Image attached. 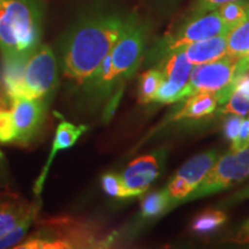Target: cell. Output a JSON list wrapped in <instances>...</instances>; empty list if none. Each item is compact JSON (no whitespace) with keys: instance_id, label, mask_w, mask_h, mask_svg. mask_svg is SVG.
I'll return each mask as SVG.
<instances>
[{"instance_id":"1","label":"cell","mask_w":249,"mask_h":249,"mask_svg":"<svg viewBox=\"0 0 249 249\" xmlns=\"http://www.w3.org/2000/svg\"><path fill=\"white\" fill-rule=\"evenodd\" d=\"M130 15L101 9L81 18L61 42L60 61L65 76L76 85H85L116 45Z\"/></svg>"},{"instance_id":"2","label":"cell","mask_w":249,"mask_h":249,"mask_svg":"<svg viewBox=\"0 0 249 249\" xmlns=\"http://www.w3.org/2000/svg\"><path fill=\"white\" fill-rule=\"evenodd\" d=\"M44 2L0 0V54L2 64L26 62L42 44Z\"/></svg>"},{"instance_id":"3","label":"cell","mask_w":249,"mask_h":249,"mask_svg":"<svg viewBox=\"0 0 249 249\" xmlns=\"http://www.w3.org/2000/svg\"><path fill=\"white\" fill-rule=\"evenodd\" d=\"M110 235L101 229L73 217H53L40 220L35 232L18 244V249L101 248Z\"/></svg>"},{"instance_id":"4","label":"cell","mask_w":249,"mask_h":249,"mask_svg":"<svg viewBox=\"0 0 249 249\" xmlns=\"http://www.w3.org/2000/svg\"><path fill=\"white\" fill-rule=\"evenodd\" d=\"M231 29L226 26L217 9L204 14L191 15L174 33L167 34L150 51V60L158 61L161 57L173 50L185 48L192 43L203 40L223 34H229Z\"/></svg>"},{"instance_id":"5","label":"cell","mask_w":249,"mask_h":249,"mask_svg":"<svg viewBox=\"0 0 249 249\" xmlns=\"http://www.w3.org/2000/svg\"><path fill=\"white\" fill-rule=\"evenodd\" d=\"M58 85L57 60L53 51L40 44L24 65L20 97L51 98Z\"/></svg>"},{"instance_id":"6","label":"cell","mask_w":249,"mask_h":249,"mask_svg":"<svg viewBox=\"0 0 249 249\" xmlns=\"http://www.w3.org/2000/svg\"><path fill=\"white\" fill-rule=\"evenodd\" d=\"M239 57L225 55L218 60L195 65L188 83L180 93V101L196 92H217L229 87L234 88L236 80L245 75L238 66Z\"/></svg>"},{"instance_id":"7","label":"cell","mask_w":249,"mask_h":249,"mask_svg":"<svg viewBox=\"0 0 249 249\" xmlns=\"http://www.w3.org/2000/svg\"><path fill=\"white\" fill-rule=\"evenodd\" d=\"M249 177V147L240 151H232L218 158L211 170L208 172L191 194L187 201L197 200L204 196L229 188Z\"/></svg>"},{"instance_id":"8","label":"cell","mask_w":249,"mask_h":249,"mask_svg":"<svg viewBox=\"0 0 249 249\" xmlns=\"http://www.w3.org/2000/svg\"><path fill=\"white\" fill-rule=\"evenodd\" d=\"M145 38L147 30L144 24L132 14L124 33L110 52L118 80L129 79L135 74L144 53Z\"/></svg>"},{"instance_id":"9","label":"cell","mask_w":249,"mask_h":249,"mask_svg":"<svg viewBox=\"0 0 249 249\" xmlns=\"http://www.w3.org/2000/svg\"><path fill=\"white\" fill-rule=\"evenodd\" d=\"M158 62V70L163 74V82L158 89L155 102L171 104L180 101V93L188 83L194 65L187 59L183 48L169 52Z\"/></svg>"},{"instance_id":"10","label":"cell","mask_w":249,"mask_h":249,"mask_svg":"<svg viewBox=\"0 0 249 249\" xmlns=\"http://www.w3.org/2000/svg\"><path fill=\"white\" fill-rule=\"evenodd\" d=\"M11 112L15 126V142L28 144L35 139L44 123L49 98L18 97L11 101Z\"/></svg>"},{"instance_id":"11","label":"cell","mask_w":249,"mask_h":249,"mask_svg":"<svg viewBox=\"0 0 249 249\" xmlns=\"http://www.w3.org/2000/svg\"><path fill=\"white\" fill-rule=\"evenodd\" d=\"M217 160L218 154L211 150L195 155L180 167L166 187L172 205L177 201L185 200L200 185Z\"/></svg>"},{"instance_id":"12","label":"cell","mask_w":249,"mask_h":249,"mask_svg":"<svg viewBox=\"0 0 249 249\" xmlns=\"http://www.w3.org/2000/svg\"><path fill=\"white\" fill-rule=\"evenodd\" d=\"M163 155L155 152L134 160L120 174L126 198L144 193L160 173Z\"/></svg>"},{"instance_id":"13","label":"cell","mask_w":249,"mask_h":249,"mask_svg":"<svg viewBox=\"0 0 249 249\" xmlns=\"http://www.w3.org/2000/svg\"><path fill=\"white\" fill-rule=\"evenodd\" d=\"M87 130H88V127L85 126V124H79V126H77V124H71L67 120H61L60 123H59L57 130H55V135L53 142H52V147L51 150H50L48 160H46L44 167H43L42 172H40L38 178H37L35 182V186H34V193H35V195H39L40 193H42L45 180L48 178L50 167H51L52 161L54 160L58 152L73 147L77 140H79Z\"/></svg>"},{"instance_id":"14","label":"cell","mask_w":249,"mask_h":249,"mask_svg":"<svg viewBox=\"0 0 249 249\" xmlns=\"http://www.w3.org/2000/svg\"><path fill=\"white\" fill-rule=\"evenodd\" d=\"M227 36L229 34H223L185 46L183 49L187 59L195 66L225 57L227 55Z\"/></svg>"},{"instance_id":"15","label":"cell","mask_w":249,"mask_h":249,"mask_svg":"<svg viewBox=\"0 0 249 249\" xmlns=\"http://www.w3.org/2000/svg\"><path fill=\"white\" fill-rule=\"evenodd\" d=\"M118 81L119 80L114 73L111 55L108 53L98 70L82 87H85V92L92 101H102L110 95Z\"/></svg>"},{"instance_id":"16","label":"cell","mask_w":249,"mask_h":249,"mask_svg":"<svg viewBox=\"0 0 249 249\" xmlns=\"http://www.w3.org/2000/svg\"><path fill=\"white\" fill-rule=\"evenodd\" d=\"M33 202L11 191H0V236L29 211Z\"/></svg>"},{"instance_id":"17","label":"cell","mask_w":249,"mask_h":249,"mask_svg":"<svg viewBox=\"0 0 249 249\" xmlns=\"http://www.w3.org/2000/svg\"><path fill=\"white\" fill-rule=\"evenodd\" d=\"M219 104L217 92H196L187 97L182 107L174 114V120L200 119L209 116Z\"/></svg>"},{"instance_id":"18","label":"cell","mask_w":249,"mask_h":249,"mask_svg":"<svg viewBox=\"0 0 249 249\" xmlns=\"http://www.w3.org/2000/svg\"><path fill=\"white\" fill-rule=\"evenodd\" d=\"M40 205H42V200L38 197L33 202L29 211L15 225L12 226L8 231H6L0 236V249L15 248L26 239L28 230L35 222L37 214L39 213Z\"/></svg>"},{"instance_id":"19","label":"cell","mask_w":249,"mask_h":249,"mask_svg":"<svg viewBox=\"0 0 249 249\" xmlns=\"http://www.w3.org/2000/svg\"><path fill=\"white\" fill-rule=\"evenodd\" d=\"M222 114H249V73L236 80L231 97L219 110Z\"/></svg>"},{"instance_id":"20","label":"cell","mask_w":249,"mask_h":249,"mask_svg":"<svg viewBox=\"0 0 249 249\" xmlns=\"http://www.w3.org/2000/svg\"><path fill=\"white\" fill-rule=\"evenodd\" d=\"M249 53V14L227 36V54L241 57Z\"/></svg>"},{"instance_id":"21","label":"cell","mask_w":249,"mask_h":249,"mask_svg":"<svg viewBox=\"0 0 249 249\" xmlns=\"http://www.w3.org/2000/svg\"><path fill=\"white\" fill-rule=\"evenodd\" d=\"M172 205V201L167 189L154 192L143 198L141 203V214L143 218H154L166 211Z\"/></svg>"},{"instance_id":"22","label":"cell","mask_w":249,"mask_h":249,"mask_svg":"<svg viewBox=\"0 0 249 249\" xmlns=\"http://www.w3.org/2000/svg\"><path fill=\"white\" fill-rule=\"evenodd\" d=\"M218 14L230 29H234L249 14V0H236L217 8Z\"/></svg>"},{"instance_id":"23","label":"cell","mask_w":249,"mask_h":249,"mask_svg":"<svg viewBox=\"0 0 249 249\" xmlns=\"http://www.w3.org/2000/svg\"><path fill=\"white\" fill-rule=\"evenodd\" d=\"M163 82V74L158 68H152L142 74L140 79L139 101L141 104H148L155 101L158 89Z\"/></svg>"},{"instance_id":"24","label":"cell","mask_w":249,"mask_h":249,"mask_svg":"<svg viewBox=\"0 0 249 249\" xmlns=\"http://www.w3.org/2000/svg\"><path fill=\"white\" fill-rule=\"evenodd\" d=\"M226 213L220 210H205L201 213L192 223V230L197 234H208L213 232L225 223Z\"/></svg>"},{"instance_id":"25","label":"cell","mask_w":249,"mask_h":249,"mask_svg":"<svg viewBox=\"0 0 249 249\" xmlns=\"http://www.w3.org/2000/svg\"><path fill=\"white\" fill-rule=\"evenodd\" d=\"M102 187L107 195L114 198H126L123 180L120 174L105 173L102 177Z\"/></svg>"},{"instance_id":"26","label":"cell","mask_w":249,"mask_h":249,"mask_svg":"<svg viewBox=\"0 0 249 249\" xmlns=\"http://www.w3.org/2000/svg\"><path fill=\"white\" fill-rule=\"evenodd\" d=\"M15 142V126L11 110H0V143Z\"/></svg>"},{"instance_id":"27","label":"cell","mask_w":249,"mask_h":249,"mask_svg":"<svg viewBox=\"0 0 249 249\" xmlns=\"http://www.w3.org/2000/svg\"><path fill=\"white\" fill-rule=\"evenodd\" d=\"M242 120H244V117L242 116H239V114H230L226 118L225 123H224V135L231 142V147L234 145L235 142L238 141Z\"/></svg>"},{"instance_id":"28","label":"cell","mask_w":249,"mask_h":249,"mask_svg":"<svg viewBox=\"0 0 249 249\" xmlns=\"http://www.w3.org/2000/svg\"><path fill=\"white\" fill-rule=\"evenodd\" d=\"M232 1H236V0H194L191 7V15L208 13V12L217 9L219 6Z\"/></svg>"},{"instance_id":"29","label":"cell","mask_w":249,"mask_h":249,"mask_svg":"<svg viewBox=\"0 0 249 249\" xmlns=\"http://www.w3.org/2000/svg\"><path fill=\"white\" fill-rule=\"evenodd\" d=\"M249 147V117L244 118L242 120L240 132H239L238 141L235 142L234 145H232V151H240Z\"/></svg>"},{"instance_id":"30","label":"cell","mask_w":249,"mask_h":249,"mask_svg":"<svg viewBox=\"0 0 249 249\" xmlns=\"http://www.w3.org/2000/svg\"><path fill=\"white\" fill-rule=\"evenodd\" d=\"M248 233H249V219L244 224V227H242V231L240 233V235L248 234Z\"/></svg>"},{"instance_id":"31","label":"cell","mask_w":249,"mask_h":249,"mask_svg":"<svg viewBox=\"0 0 249 249\" xmlns=\"http://www.w3.org/2000/svg\"><path fill=\"white\" fill-rule=\"evenodd\" d=\"M240 238L242 239V241L249 242V233H248V234H244V235H240Z\"/></svg>"},{"instance_id":"32","label":"cell","mask_w":249,"mask_h":249,"mask_svg":"<svg viewBox=\"0 0 249 249\" xmlns=\"http://www.w3.org/2000/svg\"><path fill=\"white\" fill-rule=\"evenodd\" d=\"M247 54H249V53H247Z\"/></svg>"},{"instance_id":"33","label":"cell","mask_w":249,"mask_h":249,"mask_svg":"<svg viewBox=\"0 0 249 249\" xmlns=\"http://www.w3.org/2000/svg\"><path fill=\"white\" fill-rule=\"evenodd\" d=\"M248 55H249V54H248Z\"/></svg>"}]
</instances>
